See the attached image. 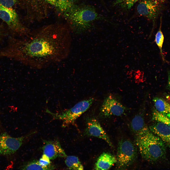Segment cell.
I'll list each match as a JSON object with an SVG mask.
<instances>
[{
	"mask_svg": "<svg viewBox=\"0 0 170 170\" xmlns=\"http://www.w3.org/2000/svg\"><path fill=\"white\" fill-rule=\"evenodd\" d=\"M136 136V145L142 157L145 160L149 162H155L164 157L166 146L149 128L144 133Z\"/></svg>",
	"mask_w": 170,
	"mask_h": 170,
	"instance_id": "obj_2",
	"label": "cell"
},
{
	"mask_svg": "<svg viewBox=\"0 0 170 170\" xmlns=\"http://www.w3.org/2000/svg\"><path fill=\"white\" fill-rule=\"evenodd\" d=\"M73 30L83 31L90 28L95 21L104 19L90 6L75 5L64 14Z\"/></svg>",
	"mask_w": 170,
	"mask_h": 170,
	"instance_id": "obj_3",
	"label": "cell"
},
{
	"mask_svg": "<svg viewBox=\"0 0 170 170\" xmlns=\"http://www.w3.org/2000/svg\"><path fill=\"white\" fill-rule=\"evenodd\" d=\"M155 109L160 113L170 118V104L163 98L156 97L153 99Z\"/></svg>",
	"mask_w": 170,
	"mask_h": 170,
	"instance_id": "obj_15",
	"label": "cell"
},
{
	"mask_svg": "<svg viewBox=\"0 0 170 170\" xmlns=\"http://www.w3.org/2000/svg\"><path fill=\"white\" fill-rule=\"evenodd\" d=\"M168 81L167 83L168 87L170 89V71L168 72Z\"/></svg>",
	"mask_w": 170,
	"mask_h": 170,
	"instance_id": "obj_25",
	"label": "cell"
},
{
	"mask_svg": "<svg viewBox=\"0 0 170 170\" xmlns=\"http://www.w3.org/2000/svg\"><path fill=\"white\" fill-rule=\"evenodd\" d=\"M127 110L112 95L106 97L104 100L100 109V115L102 117L107 118L112 116H120Z\"/></svg>",
	"mask_w": 170,
	"mask_h": 170,
	"instance_id": "obj_7",
	"label": "cell"
},
{
	"mask_svg": "<svg viewBox=\"0 0 170 170\" xmlns=\"http://www.w3.org/2000/svg\"><path fill=\"white\" fill-rule=\"evenodd\" d=\"M4 34L0 29V40L4 37Z\"/></svg>",
	"mask_w": 170,
	"mask_h": 170,
	"instance_id": "obj_27",
	"label": "cell"
},
{
	"mask_svg": "<svg viewBox=\"0 0 170 170\" xmlns=\"http://www.w3.org/2000/svg\"><path fill=\"white\" fill-rule=\"evenodd\" d=\"M17 1V0H0V4L5 7L12 8Z\"/></svg>",
	"mask_w": 170,
	"mask_h": 170,
	"instance_id": "obj_23",
	"label": "cell"
},
{
	"mask_svg": "<svg viewBox=\"0 0 170 170\" xmlns=\"http://www.w3.org/2000/svg\"><path fill=\"white\" fill-rule=\"evenodd\" d=\"M50 160L48 157L43 154L39 159L38 162L40 164L44 167L47 168L49 170L54 169L55 167L51 165Z\"/></svg>",
	"mask_w": 170,
	"mask_h": 170,
	"instance_id": "obj_22",
	"label": "cell"
},
{
	"mask_svg": "<svg viewBox=\"0 0 170 170\" xmlns=\"http://www.w3.org/2000/svg\"><path fill=\"white\" fill-rule=\"evenodd\" d=\"M145 98L138 112L133 118L131 122V126L132 130L136 136L144 133L149 129L145 125L144 119L145 110Z\"/></svg>",
	"mask_w": 170,
	"mask_h": 170,
	"instance_id": "obj_12",
	"label": "cell"
},
{
	"mask_svg": "<svg viewBox=\"0 0 170 170\" xmlns=\"http://www.w3.org/2000/svg\"><path fill=\"white\" fill-rule=\"evenodd\" d=\"M137 153L136 148L132 141L128 140H120L118 144L116 157L117 169L128 167L135 160Z\"/></svg>",
	"mask_w": 170,
	"mask_h": 170,
	"instance_id": "obj_4",
	"label": "cell"
},
{
	"mask_svg": "<svg viewBox=\"0 0 170 170\" xmlns=\"http://www.w3.org/2000/svg\"><path fill=\"white\" fill-rule=\"evenodd\" d=\"M161 3L158 0H140L137 6V12L140 15L154 22L160 12Z\"/></svg>",
	"mask_w": 170,
	"mask_h": 170,
	"instance_id": "obj_9",
	"label": "cell"
},
{
	"mask_svg": "<svg viewBox=\"0 0 170 170\" xmlns=\"http://www.w3.org/2000/svg\"><path fill=\"white\" fill-rule=\"evenodd\" d=\"M140 0H116L114 6L119 7L125 9H130L134 4Z\"/></svg>",
	"mask_w": 170,
	"mask_h": 170,
	"instance_id": "obj_19",
	"label": "cell"
},
{
	"mask_svg": "<svg viewBox=\"0 0 170 170\" xmlns=\"http://www.w3.org/2000/svg\"><path fill=\"white\" fill-rule=\"evenodd\" d=\"M94 101V98H91L79 102L72 107L56 115V117L63 121V127L73 123L78 117L89 109Z\"/></svg>",
	"mask_w": 170,
	"mask_h": 170,
	"instance_id": "obj_6",
	"label": "cell"
},
{
	"mask_svg": "<svg viewBox=\"0 0 170 170\" xmlns=\"http://www.w3.org/2000/svg\"><path fill=\"white\" fill-rule=\"evenodd\" d=\"M26 136L14 138L6 132L0 134V154L7 155L15 153L22 144Z\"/></svg>",
	"mask_w": 170,
	"mask_h": 170,
	"instance_id": "obj_8",
	"label": "cell"
},
{
	"mask_svg": "<svg viewBox=\"0 0 170 170\" xmlns=\"http://www.w3.org/2000/svg\"><path fill=\"white\" fill-rule=\"evenodd\" d=\"M161 3H164L165 0H158Z\"/></svg>",
	"mask_w": 170,
	"mask_h": 170,
	"instance_id": "obj_28",
	"label": "cell"
},
{
	"mask_svg": "<svg viewBox=\"0 0 170 170\" xmlns=\"http://www.w3.org/2000/svg\"><path fill=\"white\" fill-rule=\"evenodd\" d=\"M21 169L23 170H49L39 164L38 161L34 160L30 161L24 165Z\"/></svg>",
	"mask_w": 170,
	"mask_h": 170,
	"instance_id": "obj_20",
	"label": "cell"
},
{
	"mask_svg": "<svg viewBox=\"0 0 170 170\" xmlns=\"http://www.w3.org/2000/svg\"><path fill=\"white\" fill-rule=\"evenodd\" d=\"M117 162L116 157L112 154L104 152L101 154L95 163L94 169L99 170L109 169Z\"/></svg>",
	"mask_w": 170,
	"mask_h": 170,
	"instance_id": "obj_14",
	"label": "cell"
},
{
	"mask_svg": "<svg viewBox=\"0 0 170 170\" xmlns=\"http://www.w3.org/2000/svg\"><path fill=\"white\" fill-rule=\"evenodd\" d=\"M157 122L150 126L149 129L160 138L166 146L170 149V128L163 123Z\"/></svg>",
	"mask_w": 170,
	"mask_h": 170,
	"instance_id": "obj_13",
	"label": "cell"
},
{
	"mask_svg": "<svg viewBox=\"0 0 170 170\" xmlns=\"http://www.w3.org/2000/svg\"><path fill=\"white\" fill-rule=\"evenodd\" d=\"M41 0H27L29 2H30V3H34V4H35V3L37 2H38Z\"/></svg>",
	"mask_w": 170,
	"mask_h": 170,
	"instance_id": "obj_26",
	"label": "cell"
},
{
	"mask_svg": "<svg viewBox=\"0 0 170 170\" xmlns=\"http://www.w3.org/2000/svg\"><path fill=\"white\" fill-rule=\"evenodd\" d=\"M152 114V119L163 123L170 128V118L160 113L155 109L153 110Z\"/></svg>",
	"mask_w": 170,
	"mask_h": 170,
	"instance_id": "obj_18",
	"label": "cell"
},
{
	"mask_svg": "<svg viewBox=\"0 0 170 170\" xmlns=\"http://www.w3.org/2000/svg\"><path fill=\"white\" fill-rule=\"evenodd\" d=\"M162 18H160V27L158 30L155 36V42L158 47L161 55L163 57L162 51V47L164 40V36L161 30Z\"/></svg>",
	"mask_w": 170,
	"mask_h": 170,
	"instance_id": "obj_21",
	"label": "cell"
},
{
	"mask_svg": "<svg viewBox=\"0 0 170 170\" xmlns=\"http://www.w3.org/2000/svg\"><path fill=\"white\" fill-rule=\"evenodd\" d=\"M48 3L51 4L55 6L56 0H45Z\"/></svg>",
	"mask_w": 170,
	"mask_h": 170,
	"instance_id": "obj_24",
	"label": "cell"
},
{
	"mask_svg": "<svg viewBox=\"0 0 170 170\" xmlns=\"http://www.w3.org/2000/svg\"><path fill=\"white\" fill-rule=\"evenodd\" d=\"M75 5L74 0H56L55 6L64 14Z\"/></svg>",
	"mask_w": 170,
	"mask_h": 170,
	"instance_id": "obj_17",
	"label": "cell"
},
{
	"mask_svg": "<svg viewBox=\"0 0 170 170\" xmlns=\"http://www.w3.org/2000/svg\"><path fill=\"white\" fill-rule=\"evenodd\" d=\"M0 18L7 24L16 37H21L26 35L30 31L20 23L15 11L11 8L4 6L0 4Z\"/></svg>",
	"mask_w": 170,
	"mask_h": 170,
	"instance_id": "obj_5",
	"label": "cell"
},
{
	"mask_svg": "<svg viewBox=\"0 0 170 170\" xmlns=\"http://www.w3.org/2000/svg\"><path fill=\"white\" fill-rule=\"evenodd\" d=\"M70 38L65 26L43 27L21 37H9L0 50V58L5 57L37 69L61 61L67 56Z\"/></svg>",
	"mask_w": 170,
	"mask_h": 170,
	"instance_id": "obj_1",
	"label": "cell"
},
{
	"mask_svg": "<svg viewBox=\"0 0 170 170\" xmlns=\"http://www.w3.org/2000/svg\"><path fill=\"white\" fill-rule=\"evenodd\" d=\"M42 149L43 154L50 160L58 157H66V154L57 140L45 141Z\"/></svg>",
	"mask_w": 170,
	"mask_h": 170,
	"instance_id": "obj_11",
	"label": "cell"
},
{
	"mask_svg": "<svg viewBox=\"0 0 170 170\" xmlns=\"http://www.w3.org/2000/svg\"><path fill=\"white\" fill-rule=\"evenodd\" d=\"M66 158L65 163L68 169L74 170L84 169L83 166L77 157L69 156H67Z\"/></svg>",
	"mask_w": 170,
	"mask_h": 170,
	"instance_id": "obj_16",
	"label": "cell"
},
{
	"mask_svg": "<svg viewBox=\"0 0 170 170\" xmlns=\"http://www.w3.org/2000/svg\"><path fill=\"white\" fill-rule=\"evenodd\" d=\"M85 134L87 135L101 139L110 146L113 145L106 132L97 120L94 118L89 119L87 122Z\"/></svg>",
	"mask_w": 170,
	"mask_h": 170,
	"instance_id": "obj_10",
	"label": "cell"
}]
</instances>
